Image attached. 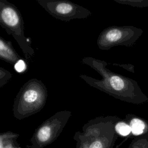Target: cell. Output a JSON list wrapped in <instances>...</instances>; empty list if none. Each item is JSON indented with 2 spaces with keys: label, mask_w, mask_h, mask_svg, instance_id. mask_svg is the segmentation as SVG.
<instances>
[{
  "label": "cell",
  "mask_w": 148,
  "mask_h": 148,
  "mask_svg": "<svg viewBox=\"0 0 148 148\" xmlns=\"http://www.w3.org/2000/svg\"><path fill=\"white\" fill-rule=\"evenodd\" d=\"M143 33L141 28L132 25H112L101 31L98 37L97 44L102 50H108L119 46L132 47Z\"/></svg>",
  "instance_id": "obj_5"
},
{
  "label": "cell",
  "mask_w": 148,
  "mask_h": 148,
  "mask_svg": "<svg viewBox=\"0 0 148 148\" xmlns=\"http://www.w3.org/2000/svg\"><path fill=\"white\" fill-rule=\"evenodd\" d=\"M0 23H1V0H0Z\"/></svg>",
  "instance_id": "obj_15"
},
{
  "label": "cell",
  "mask_w": 148,
  "mask_h": 148,
  "mask_svg": "<svg viewBox=\"0 0 148 148\" xmlns=\"http://www.w3.org/2000/svg\"><path fill=\"white\" fill-rule=\"evenodd\" d=\"M124 120L129 124L131 135L135 136L141 135L148 131V120L138 116L128 114L125 116Z\"/></svg>",
  "instance_id": "obj_9"
},
{
  "label": "cell",
  "mask_w": 148,
  "mask_h": 148,
  "mask_svg": "<svg viewBox=\"0 0 148 148\" xmlns=\"http://www.w3.org/2000/svg\"><path fill=\"white\" fill-rule=\"evenodd\" d=\"M0 148H1V147H0Z\"/></svg>",
  "instance_id": "obj_16"
},
{
  "label": "cell",
  "mask_w": 148,
  "mask_h": 148,
  "mask_svg": "<svg viewBox=\"0 0 148 148\" xmlns=\"http://www.w3.org/2000/svg\"><path fill=\"white\" fill-rule=\"evenodd\" d=\"M0 60L12 65H15L21 57L14 50L12 43L0 36Z\"/></svg>",
  "instance_id": "obj_8"
},
{
  "label": "cell",
  "mask_w": 148,
  "mask_h": 148,
  "mask_svg": "<svg viewBox=\"0 0 148 148\" xmlns=\"http://www.w3.org/2000/svg\"><path fill=\"white\" fill-rule=\"evenodd\" d=\"M11 73L8 70L0 67V87L6 84L12 77Z\"/></svg>",
  "instance_id": "obj_13"
},
{
  "label": "cell",
  "mask_w": 148,
  "mask_h": 148,
  "mask_svg": "<svg viewBox=\"0 0 148 148\" xmlns=\"http://www.w3.org/2000/svg\"><path fill=\"white\" fill-rule=\"evenodd\" d=\"M114 129L117 134L121 137L130 136L131 135V128L124 119L119 120L114 125Z\"/></svg>",
  "instance_id": "obj_10"
},
{
  "label": "cell",
  "mask_w": 148,
  "mask_h": 148,
  "mask_svg": "<svg viewBox=\"0 0 148 148\" xmlns=\"http://www.w3.org/2000/svg\"><path fill=\"white\" fill-rule=\"evenodd\" d=\"M71 114V112L69 110L57 112L37 129L34 135L35 140L40 144L52 141L61 132Z\"/></svg>",
  "instance_id": "obj_7"
},
{
  "label": "cell",
  "mask_w": 148,
  "mask_h": 148,
  "mask_svg": "<svg viewBox=\"0 0 148 148\" xmlns=\"http://www.w3.org/2000/svg\"><path fill=\"white\" fill-rule=\"evenodd\" d=\"M128 148H148V131L141 135L135 136Z\"/></svg>",
  "instance_id": "obj_11"
},
{
  "label": "cell",
  "mask_w": 148,
  "mask_h": 148,
  "mask_svg": "<svg viewBox=\"0 0 148 148\" xmlns=\"http://www.w3.org/2000/svg\"><path fill=\"white\" fill-rule=\"evenodd\" d=\"M8 34L11 35L18 44L26 59L30 60L34 56L31 42L24 35V21L18 9L6 0H1V23Z\"/></svg>",
  "instance_id": "obj_4"
},
{
  "label": "cell",
  "mask_w": 148,
  "mask_h": 148,
  "mask_svg": "<svg viewBox=\"0 0 148 148\" xmlns=\"http://www.w3.org/2000/svg\"><path fill=\"white\" fill-rule=\"evenodd\" d=\"M37 2L51 16L64 21L84 19L91 14L88 9L66 0H38Z\"/></svg>",
  "instance_id": "obj_6"
},
{
  "label": "cell",
  "mask_w": 148,
  "mask_h": 148,
  "mask_svg": "<svg viewBox=\"0 0 148 148\" xmlns=\"http://www.w3.org/2000/svg\"><path fill=\"white\" fill-rule=\"evenodd\" d=\"M114 1L118 3L135 8H143L148 7V0H114Z\"/></svg>",
  "instance_id": "obj_12"
},
{
  "label": "cell",
  "mask_w": 148,
  "mask_h": 148,
  "mask_svg": "<svg viewBox=\"0 0 148 148\" xmlns=\"http://www.w3.org/2000/svg\"><path fill=\"white\" fill-rule=\"evenodd\" d=\"M82 62L102 76L101 79H97L86 75H80V78L90 86L128 103L140 105L148 102V97L142 91L137 82L111 71L106 68L108 63L105 61L86 57Z\"/></svg>",
  "instance_id": "obj_1"
},
{
  "label": "cell",
  "mask_w": 148,
  "mask_h": 148,
  "mask_svg": "<svg viewBox=\"0 0 148 148\" xmlns=\"http://www.w3.org/2000/svg\"><path fill=\"white\" fill-rule=\"evenodd\" d=\"M112 64H113V65L118 66L123 69H125L130 72L135 73V66L134 65H132V64H116V63Z\"/></svg>",
  "instance_id": "obj_14"
},
{
  "label": "cell",
  "mask_w": 148,
  "mask_h": 148,
  "mask_svg": "<svg viewBox=\"0 0 148 148\" xmlns=\"http://www.w3.org/2000/svg\"><path fill=\"white\" fill-rule=\"evenodd\" d=\"M116 116H99L90 120L79 134L82 148H113L119 135L114 125L120 120Z\"/></svg>",
  "instance_id": "obj_2"
},
{
  "label": "cell",
  "mask_w": 148,
  "mask_h": 148,
  "mask_svg": "<svg viewBox=\"0 0 148 148\" xmlns=\"http://www.w3.org/2000/svg\"><path fill=\"white\" fill-rule=\"evenodd\" d=\"M47 90L43 83L36 78L29 79L21 87L13 103V114L23 119L40 111L45 105Z\"/></svg>",
  "instance_id": "obj_3"
}]
</instances>
